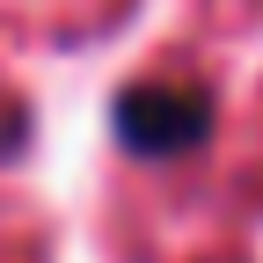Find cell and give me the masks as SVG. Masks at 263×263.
<instances>
[{"instance_id":"cell-1","label":"cell","mask_w":263,"mask_h":263,"mask_svg":"<svg viewBox=\"0 0 263 263\" xmlns=\"http://www.w3.org/2000/svg\"><path fill=\"white\" fill-rule=\"evenodd\" d=\"M212 132L205 88H124L117 95V139L124 154H190Z\"/></svg>"}]
</instances>
